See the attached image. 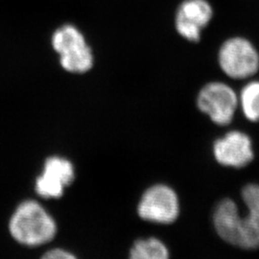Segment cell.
<instances>
[{
	"instance_id": "cell-1",
	"label": "cell",
	"mask_w": 259,
	"mask_h": 259,
	"mask_svg": "<svg viewBox=\"0 0 259 259\" xmlns=\"http://www.w3.org/2000/svg\"><path fill=\"white\" fill-rule=\"evenodd\" d=\"M57 231L54 218L34 200L20 203L10 219L11 236L19 244L27 247L47 244L55 237Z\"/></svg>"
},
{
	"instance_id": "cell-2",
	"label": "cell",
	"mask_w": 259,
	"mask_h": 259,
	"mask_svg": "<svg viewBox=\"0 0 259 259\" xmlns=\"http://www.w3.org/2000/svg\"><path fill=\"white\" fill-rule=\"evenodd\" d=\"M218 61L224 73L232 79H247L259 69V54L248 39L229 38L219 50Z\"/></svg>"
},
{
	"instance_id": "cell-3",
	"label": "cell",
	"mask_w": 259,
	"mask_h": 259,
	"mask_svg": "<svg viewBox=\"0 0 259 259\" xmlns=\"http://www.w3.org/2000/svg\"><path fill=\"white\" fill-rule=\"evenodd\" d=\"M200 111L219 126L232 122L238 106V96L230 85L221 82L205 84L197 99Z\"/></svg>"
},
{
	"instance_id": "cell-4",
	"label": "cell",
	"mask_w": 259,
	"mask_h": 259,
	"mask_svg": "<svg viewBox=\"0 0 259 259\" xmlns=\"http://www.w3.org/2000/svg\"><path fill=\"white\" fill-rule=\"evenodd\" d=\"M138 213L148 222L171 224L175 222L180 213V203L176 192L165 185H156L142 195Z\"/></svg>"
},
{
	"instance_id": "cell-5",
	"label": "cell",
	"mask_w": 259,
	"mask_h": 259,
	"mask_svg": "<svg viewBox=\"0 0 259 259\" xmlns=\"http://www.w3.org/2000/svg\"><path fill=\"white\" fill-rule=\"evenodd\" d=\"M74 179V166L68 159L57 156L48 157L41 175L36 181V192L46 199L61 198Z\"/></svg>"
},
{
	"instance_id": "cell-6",
	"label": "cell",
	"mask_w": 259,
	"mask_h": 259,
	"mask_svg": "<svg viewBox=\"0 0 259 259\" xmlns=\"http://www.w3.org/2000/svg\"><path fill=\"white\" fill-rule=\"evenodd\" d=\"M212 16V8L206 0H185L177 10V31L185 39L197 42Z\"/></svg>"
},
{
	"instance_id": "cell-7",
	"label": "cell",
	"mask_w": 259,
	"mask_h": 259,
	"mask_svg": "<svg viewBox=\"0 0 259 259\" xmlns=\"http://www.w3.org/2000/svg\"><path fill=\"white\" fill-rule=\"evenodd\" d=\"M213 154L220 164L233 168L248 165L254 157L250 137L238 131L230 132L217 139L213 145Z\"/></svg>"
},
{
	"instance_id": "cell-8",
	"label": "cell",
	"mask_w": 259,
	"mask_h": 259,
	"mask_svg": "<svg viewBox=\"0 0 259 259\" xmlns=\"http://www.w3.org/2000/svg\"><path fill=\"white\" fill-rule=\"evenodd\" d=\"M242 199L248 213L241 216L237 247L246 250L259 249V185H246L242 189Z\"/></svg>"
},
{
	"instance_id": "cell-9",
	"label": "cell",
	"mask_w": 259,
	"mask_h": 259,
	"mask_svg": "<svg viewBox=\"0 0 259 259\" xmlns=\"http://www.w3.org/2000/svg\"><path fill=\"white\" fill-rule=\"evenodd\" d=\"M240 218L238 206L231 199L221 201L213 214V223L218 235L223 240L236 247L238 245Z\"/></svg>"
},
{
	"instance_id": "cell-10",
	"label": "cell",
	"mask_w": 259,
	"mask_h": 259,
	"mask_svg": "<svg viewBox=\"0 0 259 259\" xmlns=\"http://www.w3.org/2000/svg\"><path fill=\"white\" fill-rule=\"evenodd\" d=\"M51 44L59 57L72 54L89 46L82 32L71 24L58 28L52 36Z\"/></svg>"
},
{
	"instance_id": "cell-11",
	"label": "cell",
	"mask_w": 259,
	"mask_h": 259,
	"mask_svg": "<svg viewBox=\"0 0 259 259\" xmlns=\"http://www.w3.org/2000/svg\"><path fill=\"white\" fill-rule=\"evenodd\" d=\"M129 259H169V251L161 241L150 237L134 243Z\"/></svg>"
},
{
	"instance_id": "cell-12",
	"label": "cell",
	"mask_w": 259,
	"mask_h": 259,
	"mask_svg": "<svg viewBox=\"0 0 259 259\" xmlns=\"http://www.w3.org/2000/svg\"><path fill=\"white\" fill-rule=\"evenodd\" d=\"M60 64L65 71L83 74L90 71L94 64V57L91 47H84L74 54L60 57Z\"/></svg>"
},
{
	"instance_id": "cell-13",
	"label": "cell",
	"mask_w": 259,
	"mask_h": 259,
	"mask_svg": "<svg viewBox=\"0 0 259 259\" xmlns=\"http://www.w3.org/2000/svg\"><path fill=\"white\" fill-rule=\"evenodd\" d=\"M238 103L248 120L259 121V81L250 82L242 89Z\"/></svg>"
},
{
	"instance_id": "cell-14",
	"label": "cell",
	"mask_w": 259,
	"mask_h": 259,
	"mask_svg": "<svg viewBox=\"0 0 259 259\" xmlns=\"http://www.w3.org/2000/svg\"><path fill=\"white\" fill-rule=\"evenodd\" d=\"M40 259H77V257L68 250L53 249L47 251Z\"/></svg>"
}]
</instances>
